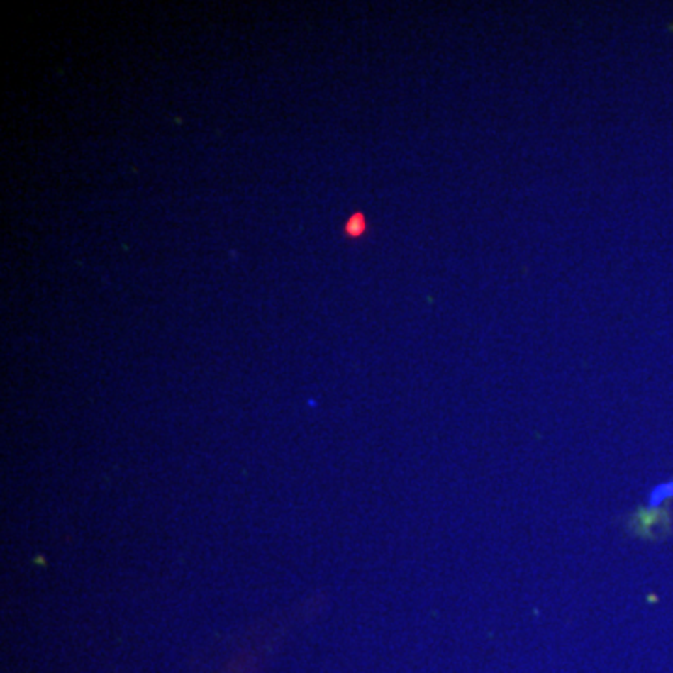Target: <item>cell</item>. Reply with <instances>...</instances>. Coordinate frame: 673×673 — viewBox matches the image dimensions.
I'll return each instance as SVG.
<instances>
[{
	"instance_id": "obj_2",
	"label": "cell",
	"mask_w": 673,
	"mask_h": 673,
	"mask_svg": "<svg viewBox=\"0 0 673 673\" xmlns=\"http://www.w3.org/2000/svg\"><path fill=\"white\" fill-rule=\"evenodd\" d=\"M365 219H363V216H360V213L350 217L348 223H346V234H348V236H360V234L365 232Z\"/></svg>"
},
{
	"instance_id": "obj_1",
	"label": "cell",
	"mask_w": 673,
	"mask_h": 673,
	"mask_svg": "<svg viewBox=\"0 0 673 673\" xmlns=\"http://www.w3.org/2000/svg\"><path fill=\"white\" fill-rule=\"evenodd\" d=\"M673 498V481H666V483H660L657 486L651 489L647 496V504L649 507H660L662 504H666L668 499Z\"/></svg>"
}]
</instances>
